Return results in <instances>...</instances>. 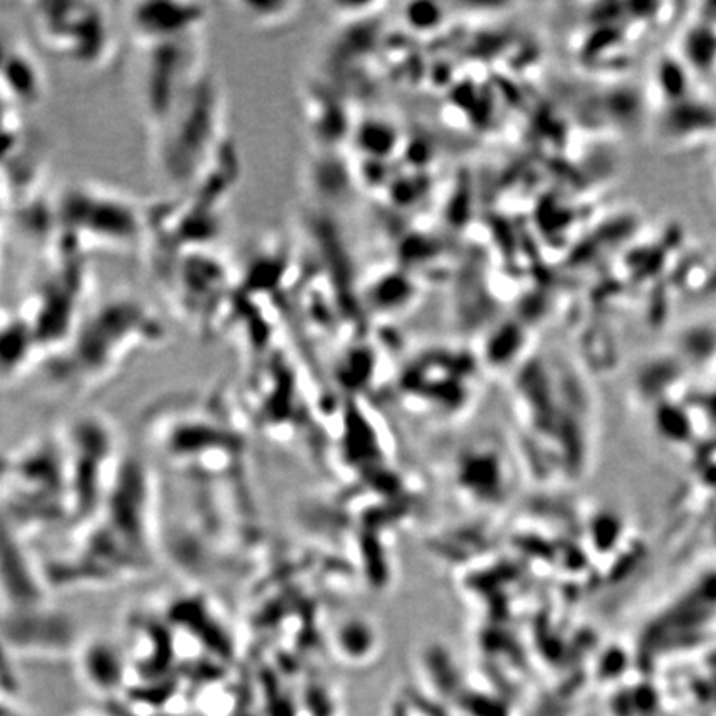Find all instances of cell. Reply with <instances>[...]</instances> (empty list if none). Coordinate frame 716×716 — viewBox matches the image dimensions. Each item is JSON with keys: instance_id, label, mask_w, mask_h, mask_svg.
Instances as JSON below:
<instances>
[{"instance_id": "6da1fadb", "label": "cell", "mask_w": 716, "mask_h": 716, "mask_svg": "<svg viewBox=\"0 0 716 716\" xmlns=\"http://www.w3.org/2000/svg\"><path fill=\"white\" fill-rule=\"evenodd\" d=\"M30 17L42 46L60 59L95 67L114 53V22L104 6L37 3Z\"/></svg>"}]
</instances>
